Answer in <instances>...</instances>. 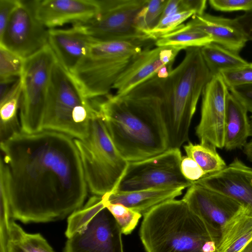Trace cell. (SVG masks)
<instances>
[{
  "mask_svg": "<svg viewBox=\"0 0 252 252\" xmlns=\"http://www.w3.org/2000/svg\"><path fill=\"white\" fill-rule=\"evenodd\" d=\"M0 145L11 220L53 221L83 207L89 189L74 138L20 131Z\"/></svg>",
  "mask_w": 252,
  "mask_h": 252,
  "instance_id": "6da1fadb",
  "label": "cell"
},
{
  "mask_svg": "<svg viewBox=\"0 0 252 252\" xmlns=\"http://www.w3.org/2000/svg\"><path fill=\"white\" fill-rule=\"evenodd\" d=\"M165 79L156 74L124 94L91 99L115 146L128 162L168 149L163 114Z\"/></svg>",
  "mask_w": 252,
  "mask_h": 252,
  "instance_id": "7a4b0ae2",
  "label": "cell"
},
{
  "mask_svg": "<svg viewBox=\"0 0 252 252\" xmlns=\"http://www.w3.org/2000/svg\"><path fill=\"white\" fill-rule=\"evenodd\" d=\"M139 232L146 252H216L220 235L182 199L153 208L144 216Z\"/></svg>",
  "mask_w": 252,
  "mask_h": 252,
  "instance_id": "3957f363",
  "label": "cell"
},
{
  "mask_svg": "<svg viewBox=\"0 0 252 252\" xmlns=\"http://www.w3.org/2000/svg\"><path fill=\"white\" fill-rule=\"evenodd\" d=\"M181 63L165 79L163 114L168 149H180L189 141V133L197 104L211 73L200 47L185 49Z\"/></svg>",
  "mask_w": 252,
  "mask_h": 252,
  "instance_id": "277c9868",
  "label": "cell"
},
{
  "mask_svg": "<svg viewBox=\"0 0 252 252\" xmlns=\"http://www.w3.org/2000/svg\"><path fill=\"white\" fill-rule=\"evenodd\" d=\"M155 42L151 36L109 41L94 39L71 74L88 99L104 97L142 51Z\"/></svg>",
  "mask_w": 252,
  "mask_h": 252,
  "instance_id": "5b68a950",
  "label": "cell"
},
{
  "mask_svg": "<svg viewBox=\"0 0 252 252\" xmlns=\"http://www.w3.org/2000/svg\"><path fill=\"white\" fill-rule=\"evenodd\" d=\"M97 113L72 75L57 60L51 74L43 130L82 139L87 136L91 122Z\"/></svg>",
  "mask_w": 252,
  "mask_h": 252,
  "instance_id": "8992f818",
  "label": "cell"
},
{
  "mask_svg": "<svg viewBox=\"0 0 252 252\" xmlns=\"http://www.w3.org/2000/svg\"><path fill=\"white\" fill-rule=\"evenodd\" d=\"M74 142L89 190L100 196L115 190L128 162L115 146L98 111L91 122L87 136Z\"/></svg>",
  "mask_w": 252,
  "mask_h": 252,
  "instance_id": "52a82bcc",
  "label": "cell"
},
{
  "mask_svg": "<svg viewBox=\"0 0 252 252\" xmlns=\"http://www.w3.org/2000/svg\"><path fill=\"white\" fill-rule=\"evenodd\" d=\"M65 234L64 252H124L120 228L100 196L68 217Z\"/></svg>",
  "mask_w": 252,
  "mask_h": 252,
  "instance_id": "ba28073f",
  "label": "cell"
},
{
  "mask_svg": "<svg viewBox=\"0 0 252 252\" xmlns=\"http://www.w3.org/2000/svg\"><path fill=\"white\" fill-rule=\"evenodd\" d=\"M57 58L49 45L25 60L19 109L21 131L43 130L44 112L53 66Z\"/></svg>",
  "mask_w": 252,
  "mask_h": 252,
  "instance_id": "9c48e42d",
  "label": "cell"
},
{
  "mask_svg": "<svg viewBox=\"0 0 252 252\" xmlns=\"http://www.w3.org/2000/svg\"><path fill=\"white\" fill-rule=\"evenodd\" d=\"M182 157L180 149H169L157 156L128 162L124 176L114 191L188 188L193 183L186 179L182 174Z\"/></svg>",
  "mask_w": 252,
  "mask_h": 252,
  "instance_id": "30bf717a",
  "label": "cell"
},
{
  "mask_svg": "<svg viewBox=\"0 0 252 252\" xmlns=\"http://www.w3.org/2000/svg\"><path fill=\"white\" fill-rule=\"evenodd\" d=\"M148 0H98L100 10L94 19L73 25L97 41L131 39L151 36L136 25Z\"/></svg>",
  "mask_w": 252,
  "mask_h": 252,
  "instance_id": "8fae6325",
  "label": "cell"
},
{
  "mask_svg": "<svg viewBox=\"0 0 252 252\" xmlns=\"http://www.w3.org/2000/svg\"><path fill=\"white\" fill-rule=\"evenodd\" d=\"M48 29L36 18L32 0H20L1 34L0 46L26 60L48 45Z\"/></svg>",
  "mask_w": 252,
  "mask_h": 252,
  "instance_id": "7c38bea8",
  "label": "cell"
},
{
  "mask_svg": "<svg viewBox=\"0 0 252 252\" xmlns=\"http://www.w3.org/2000/svg\"><path fill=\"white\" fill-rule=\"evenodd\" d=\"M229 89L220 74L213 76L202 94L200 121L195 134L200 143L224 145V120Z\"/></svg>",
  "mask_w": 252,
  "mask_h": 252,
  "instance_id": "4fadbf2b",
  "label": "cell"
},
{
  "mask_svg": "<svg viewBox=\"0 0 252 252\" xmlns=\"http://www.w3.org/2000/svg\"><path fill=\"white\" fill-rule=\"evenodd\" d=\"M182 199L211 230L220 233L242 205L231 197L199 182L189 187Z\"/></svg>",
  "mask_w": 252,
  "mask_h": 252,
  "instance_id": "5bb4252c",
  "label": "cell"
},
{
  "mask_svg": "<svg viewBox=\"0 0 252 252\" xmlns=\"http://www.w3.org/2000/svg\"><path fill=\"white\" fill-rule=\"evenodd\" d=\"M37 19L48 29L87 22L98 16V0H33Z\"/></svg>",
  "mask_w": 252,
  "mask_h": 252,
  "instance_id": "9a60e30c",
  "label": "cell"
},
{
  "mask_svg": "<svg viewBox=\"0 0 252 252\" xmlns=\"http://www.w3.org/2000/svg\"><path fill=\"white\" fill-rule=\"evenodd\" d=\"M183 49L176 46H163L144 49L136 60L119 77L113 89L116 94H124L157 74L165 65L173 63Z\"/></svg>",
  "mask_w": 252,
  "mask_h": 252,
  "instance_id": "2e32d148",
  "label": "cell"
},
{
  "mask_svg": "<svg viewBox=\"0 0 252 252\" xmlns=\"http://www.w3.org/2000/svg\"><path fill=\"white\" fill-rule=\"evenodd\" d=\"M226 195L252 211V167L238 158L218 172L197 181Z\"/></svg>",
  "mask_w": 252,
  "mask_h": 252,
  "instance_id": "e0dca14e",
  "label": "cell"
},
{
  "mask_svg": "<svg viewBox=\"0 0 252 252\" xmlns=\"http://www.w3.org/2000/svg\"><path fill=\"white\" fill-rule=\"evenodd\" d=\"M93 39L75 27L48 29V45L61 65L72 73Z\"/></svg>",
  "mask_w": 252,
  "mask_h": 252,
  "instance_id": "ac0fdd59",
  "label": "cell"
},
{
  "mask_svg": "<svg viewBox=\"0 0 252 252\" xmlns=\"http://www.w3.org/2000/svg\"><path fill=\"white\" fill-rule=\"evenodd\" d=\"M187 25L206 32L213 42L238 53L248 41L236 18L204 13L193 15Z\"/></svg>",
  "mask_w": 252,
  "mask_h": 252,
  "instance_id": "d6986e66",
  "label": "cell"
},
{
  "mask_svg": "<svg viewBox=\"0 0 252 252\" xmlns=\"http://www.w3.org/2000/svg\"><path fill=\"white\" fill-rule=\"evenodd\" d=\"M184 189L169 188L133 191H113L101 198L104 202L122 204L144 216L157 206L181 195Z\"/></svg>",
  "mask_w": 252,
  "mask_h": 252,
  "instance_id": "ffe728a7",
  "label": "cell"
},
{
  "mask_svg": "<svg viewBox=\"0 0 252 252\" xmlns=\"http://www.w3.org/2000/svg\"><path fill=\"white\" fill-rule=\"evenodd\" d=\"M246 108L229 92L226 99L223 148L231 151L243 147L249 137L250 121Z\"/></svg>",
  "mask_w": 252,
  "mask_h": 252,
  "instance_id": "44dd1931",
  "label": "cell"
},
{
  "mask_svg": "<svg viewBox=\"0 0 252 252\" xmlns=\"http://www.w3.org/2000/svg\"><path fill=\"white\" fill-rule=\"evenodd\" d=\"M252 240V211L242 206L220 230L216 252H240Z\"/></svg>",
  "mask_w": 252,
  "mask_h": 252,
  "instance_id": "7402d4cb",
  "label": "cell"
},
{
  "mask_svg": "<svg viewBox=\"0 0 252 252\" xmlns=\"http://www.w3.org/2000/svg\"><path fill=\"white\" fill-rule=\"evenodd\" d=\"M23 88L22 76L14 83L10 91L0 100V142L21 131L18 118Z\"/></svg>",
  "mask_w": 252,
  "mask_h": 252,
  "instance_id": "603a6c76",
  "label": "cell"
},
{
  "mask_svg": "<svg viewBox=\"0 0 252 252\" xmlns=\"http://www.w3.org/2000/svg\"><path fill=\"white\" fill-rule=\"evenodd\" d=\"M200 49L212 76L239 68L248 63L239 53L214 42L204 46Z\"/></svg>",
  "mask_w": 252,
  "mask_h": 252,
  "instance_id": "cb8c5ba5",
  "label": "cell"
},
{
  "mask_svg": "<svg viewBox=\"0 0 252 252\" xmlns=\"http://www.w3.org/2000/svg\"><path fill=\"white\" fill-rule=\"evenodd\" d=\"M213 42L206 32L182 24L178 28L159 37L155 42L157 47L176 46L186 49L189 47H202Z\"/></svg>",
  "mask_w": 252,
  "mask_h": 252,
  "instance_id": "d4e9b609",
  "label": "cell"
},
{
  "mask_svg": "<svg viewBox=\"0 0 252 252\" xmlns=\"http://www.w3.org/2000/svg\"><path fill=\"white\" fill-rule=\"evenodd\" d=\"M183 148L186 156L192 158L206 175L220 171L227 165L217 152V148L211 144H193L189 141Z\"/></svg>",
  "mask_w": 252,
  "mask_h": 252,
  "instance_id": "484cf974",
  "label": "cell"
},
{
  "mask_svg": "<svg viewBox=\"0 0 252 252\" xmlns=\"http://www.w3.org/2000/svg\"><path fill=\"white\" fill-rule=\"evenodd\" d=\"M7 252H55L40 234L24 232L14 240H7Z\"/></svg>",
  "mask_w": 252,
  "mask_h": 252,
  "instance_id": "4316f807",
  "label": "cell"
},
{
  "mask_svg": "<svg viewBox=\"0 0 252 252\" xmlns=\"http://www.w3.org/2000/svg\"><path fill=\"white\" fill-rule=\"evenodd\" d=\"M25 59L0 46V82L15 81L24 71Z\"/></svg>",
  "mask_w": 252,
  "mask_h": 252,
  "instance_id": "83f0119b",
  "label": "cell"
},
{
  "mask_svg": "<svg viewBox=\"0 0 252 252\" xmlns=\"http://www.w3.org/2000/svg\"><path fill=\"white\" fill-rule=\"evenodd\" d=\"M167 1L168 0H148L136 19L139 29L148 34L154 29L160 21Z\"/></svg>",
  "mask_w": 252,
  "mask_h": 252,
  "instance_id": "f1b7e54d",
  "label": "cell"
},
{
  "mask_svg": "<svg viewBox=\"0 0 252 252\" xmlns=\"http://www.w3.org/2000/svg\"><path fill=\"white\" fill-rule=\"evenodd\" d=\"M103 203L115 219L122 234H130L142 215L121 204H112L103 201Z\"/></svg>",
  "mask_w": 252,
  "mask_h": 252,
  "instance_id": "f546056e",
  "label": "cell"
},
{
  "mask_svg": "<svg viewBox=\"0 0 252 252\" xmlns=\"http://www.w3.org/2000/svg\"><path fill=\"white\" fill-rule=\"evenodd\" d=\"M195 14L193 11H188L169 15L161 20L148 34L157 40L161 36L178 28L182 23Z\"/></svg>",
  "mask_w": 252,
  "mask_h": 252,
  "instance_id": "4dcf8cb0",
  "label": "cell"
},
{
  "mask_svg": "<svg viewBox=\"0 0 252 252\" xmlns=\"http://www.w3.org/2000/svg\"><path fill=\"white\" fill-rule=\"evenodd\" d=\"M220 74L228 88L252 84V63Z\"/></svg>",
  "mask_w": 252,
  "mask_h": 252,
  "instance_id": "1f68e13d",
  "label": "cell"
},
{
  "mask_svg": "<svg viewBox=\"0 0 252 252\" xmlns=\"http://www.w3.org/2000/svg\"><path fill=\"white\" fill-rule=\"evenodd\" d=\"M211 7L218 11L231 12L252 9V0H210Z\"/></svg>",
  "mask_w": 252,
  "mask_h": 252,
  "instance_id": "d6a6232c",
  "label": "cell"
},
{
  "mask_svg": "<svg viewBox=\"0 0 252 252\" xmlns=\"http://www.w3.org/2000/svg\"><path fill=\"white\" fill-rule=\"evenodd\" d=\"M180 168L184 177L192 183L199 181L206 175L198 164L187 156H182Z\"/></svg>",
  "mask_w": 252,
  "mask_h": 252,
  "instance_id": "836d02e7",
  "label": "cell"
},
{
  "mask_svg": "<svg viewBox=\"0 0 252 252\" xmlns=\"http://www.w3.org/2000/svg\"><path fill=\"white\" fill-rule=\"evenodd\" d=\"M229 92L252 113V84L229 88Z\"/></svg>",
  "mask_w": 252,
  "mask_h": 252,
  "instance_id": "e575fe53",
  "label": "cell"
},
{
  "mask_svg": "<svg viewBox=\"0 0 252 252\" xmlns=\"http://www.w3.org/2000/svg\"><path fill=\"white\" fill-rule=\"evenodd\" d=\"M20 2V0H0V35Z\"/></svg>",
  "mask_w": 252,
  "mask_h": 252,
  "instance_id": "d590c367",
  "label": "cell"
},
{
  "mask_svg": "<svg viewBox=\"0 0 252 252\" xmlns=\"http://www.w3.org/2000/svg\"><path fill=\"white\" fill-rule=\"evenodd\" d=\"M248 40L252 41V9L236 18Z\"/></svg>",
  "mask_w": 252,
  "mask_h": 252,
  "instance_id": "8d00e7d4",
  "label": "cell"
},
{
  "mask_svg": "<svg viewBox=\"0 0 252 252\" xmlns=\"http://www.w3.org/2000/svg\"><path fill=\"white\" fill-rule=\"evenodd\" d=\"M181 4L185 11H193L195 15L204 13L206 8V0H181Z\"/></svg>",
  "mask_w": 252,
  "mask_h": 252,
  "instance_id": "74e56055",
  "label": "cell"
},
{
  "mask_svg": "<svg viewBox=\"0 0 252 252\" xmlns=\"http://www.w3.org/2000/svg\"><path fill=\"white\" fill-rule=\"evenodd\" d=\"M180 1V0H168L162 12L160 20L169 15L182 12Z\"/></svg>",
  "mask_w": 252,
  "mask_h": 252,
  "instance_id": "f35d334b",
  "label": "cell"
},
{
  "mask_svg": "<svg viewBox=\"0 0 252 252\" xmlns=\"http://www.w3.org/2000/svg\"><path fill=\"white\" fill-rule=\"evenodd\" d=\"M243 153L246 156L247 159L252 161V140L247 142L243 147Z\"/></svg>",
  "mask_w": 252,
  "mask_h": 252,
  "instance_id": "ab89813d",
  "label": "cell"
},
{
  "mask_svg": "<svg viewBox=\"0 0 252 252\" xmlns=\"http://www.w3.org/2000/svg\"><path fill=\"white\" fill-rule=\"evenodd\" d=\"M240 252H252V240L249 242Z\"/></svg>",
  "mask_w": 252,
  "mask_h": 252,
  "instance_id": "60d3db41",
  "label": "cell"
},
{
  "mask_svg": "<svg viewBox=\"0 0 252 252\" xmlns=\"http://www.w3.org/2000/svg\"><path fill=\"white\" fill-rule=\"evenodd\" d=\"M251 120L250 121V131L249 136L252 137V115L251 116Z\"/></svg>",
  "mask_w": 252,
  "mask_h": 252,
  "instance_id": "b9f144b4",
  "label": "cell"
}]
</instances>
